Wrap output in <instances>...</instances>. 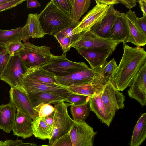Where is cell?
Here are the masks:
<instances>
[{
  "mask_svg": "<svg viewBox=\"0 0 146 146\" xmlns=\"http://www.w3.org/2000/svg\"><path fill=\"white\" fill-rule=\"evenodd\" d=\"M72 8L70 18L74 22L79 21L82 16L86 12L91 4L90 0H70Z\"/></svg>",
  "mask_w": 146,
  "mask_h": 146,
  "instance_id": "obj_30",
  "label": "cell"
},
{
  "mask_svg": "<svg viewBox=\"0 0 146 146\" xmlns=\"http://www.w3.org/2000/svg\"><path fill=\"white\" fill-rule=\"evenodd\" d=\"M71 105L64 102L55 104L52 136L49 140V145L70 132L74 122L67 110L68 107Z\"/></svg>",
  "mask_w": 146,
  "mask_h": 146,
  "instance_id": "obj_5",
  "label": "cell"
},
{
  "mask_svg": "<svg viewBox=\"0 0 146 146\" xmlns=\"http://www.w3.org/2000/svg\"><path fill=\"white\" fill-rule=\"evenodd\" d=\"M39 117H44L51 115L54 111V107L48 104H42L33 108Z\"/></svg>",
  "mask_w": 146,
  "mask_h": 146,
  "instance_id": "obj_35",
  "label": "cell"
},
{
  "mask_svg": "<svg viewBox=\"0 0 146 146\" xmlns=\"http://www.w3.org/2000/svg\"><path fill=\"white\" fill-rule=\"evenodd\" d=\"M42 27L46 34L54 36L70 26L74 22L70 13L59 8L51 0L38 15Z\"/></svg>",
  "mask_w": 146,
  "mask_h": 146,
  "instance_id": "obj_2",
  "label": "cell"
},
{
  "mask_svg": "<svg viewBox=\"0 0 146 146\" xmlns=\"http://www.w3.org/2000/svg\"><path fill=\"white\" fill-rule=\"evenodd\" d=\"M72 146H89L97 132L85 121L74 122L69 132Z\"/></svg>",
  "mask_w": 146,
  "mask_h": 146,
  "instance_id": "obj_11",
  "label": "cell"
},
{
  "mask_svg": "<svg viewBox=\"0 0 146 146\" xmlns=\"http://www.w3.org/2000/svg\"><path fill=\"white\" fill-rule=\"evenodd\" d=\"M38 15L37 13H30L28 15L25 25L28 34L30 38H42L46 35L40 24Z\"/></svg>",
  "mask_w": 146,
  "mask_h": 146,
  "instance_id": "obj_27",
  "label": "cell"
},
{
  "mask_svg": "<svg viewBox=\"0 0 146 146\" xmlns=\"http://www.w3.org/2000/svg\"><path fill=\"white\" fill-rule=\"evenodd\" d=\"M89 146H94L93 142L91 143L89 145Z\"/></svg>",
  "mask_w": 146,
  "mask_h": 146,
  "instance_id": "obj_49",
  "label": "cell"
},
{
  "mask_svg": "<svg viewBox=\"0 0 146 146\" xmlns=\"http://www.w3.org/2000/svg\"><path fill=\"white\" fill-rule=\"evenodd\" d=\"M110 39L100 37L90 31L80 33L77 39L71 45L75 49L84 48H111L114 50L121 43Z\"/></svg>",
  "mask_w": 146,
  "mask_h": 146,
  "instance_id": "obj_10",
  "label": "cell"
},
{
  "mask_svg": "<svg viewBox=\"0 0 146 146\" xmlns=\"http://www.w3.org/2000/svg\"><path fill=\"white\" fill-rule=\"evenodd\" d=\"M76 49L88 61L92 70L102 68L107 62V58L115 51L112 48H80Z\"/></svg>",
  "mask_w": 146,
  "mask_h": 146,
  "instance_id": "obj_12",
  "label": "cell"
},
{
  "mask_svg": "<svg viewBox=\"0 0 146 146\" xmlns=\"http://www.w3.org/2000/svg\"><path fill=\"white\" fill-rule=\"evenodd\" d=\"M50 146H72L69 132L55 141Z\"/></svg>",
  "mask_w": 146,
  "mask_h": 146,
  "instance_id": "obj_38",
  "label": "cell"
},
{
  "mask_svg": "<svg viewBox=\"0 0 146 146\" xmlns=\"http://www.w3.org/2000/svg\"><path fill=\"white\" fill-rule=\"evenodd\" d=\"M10 101L16 109L29 115L34 121L39 117L34 109L26 93L20 88H11Z\"/></svg>",
  "mask_w": 146,
  "mask_h": 146,
  "instance_id": "obj_15",
  "label": "cell"
},
{
  "mask_svg": "<svg viewBox=\"0 0 146 146\" xmlns=\"http://www.w3.org/2000/svg\"><path fill=\"white\" fill-rule=\"evenodd\" d=\"M26 94L33 108L42 104H55L60 102H64L66 99L60 96L45 92Z\"/></svg>",
  "mask_w": 146,
  "mask_h": 146,
  "instance_id": "obj_24",
  "label": "cell"
},
{
  "mask_svg": "<svg viewBox=\"0 0 146 146\" xmlns=\"http://www.w3.org/2000/svg\"><path fill=\"white\" fill-rule=\"evenodd\" d=\"M44 120L48 125L52 128L53 130V127L54 121V116L53 112L50 115L43 117Z\"/></svg>",
  "mask_w": 146,
  "mask_h": 146,
  "instance_id": "obj_43",
  "label": "cell"
},
{
  "mask_svg": "<svg viewBox=\"0 0 146 146\" xmlns=\"http://www.w3.org/2000/svg\"><path fill=\"white\" fill-rule=\"evenodd\" d=\"M36 145L34 143H25L22 140L18 139L0 141V146H34Z\"/></svg>",
  "mask_w": 146,
  "mask_h": 146,
  "instance_id": "obj_37",
  "label": "cell"
},
{
  "mask_svg": "<svg viewBox=\"0 0 146 146\" xmlns=\"http://www.w3.org/2000/svg\"><path fill=\"white\" fill-rule=\"evenodd\" d=\"M129 36V29L125 14L120 12L111 29L109 38L116 41L123 42L124 45L127 42Z\"/></svg>",
  "mask_w": 146,
  "mask_h": 146,
  "instance_id": "obj_18",
  "label": "cell"
},
{
  "mask_svg": "<svg viewBox=\"0 0 146 146\" xmlns=\"http://www.w3.org/2000/svg\"><path fill=\"white\" fill-rule=\"evenodd\" d=\"M58 85L67 87L86 84H106L107 82L103 78L102 68L92 70L89 67L71 74L56 77Z\"/></svg>",
  "mask_w": 146,
  "mask_h": 146,
  "instance_id": "obj_4",
  "label": "cell"
},
{
  "mask_svg": "<svg viewBox=\"0 0 146 146\" xmlns=\"http://www.w3.org/2000/svg\"><path fill=\"white\" fill-rule=\"evenodd\" d=\"M123 53L113 77L112 83L119 91L129 87L140 69L146 62V52L143 48L132 47L125 44Z\"/></svg>",
  "mask_w": 146,
  "mask_h": 146,
  "instance_id": "obj_1",
  "label": "cell"
},
{
  "mask_svg": "<svg viewBox=\"0 0 146 146\" xmlns=\"http://www.w3.org/2000/svg\"><path fill=\"white\" fill-rule=\"evenodd\" d=\"M105 84L101 83L86 84L65 88L72 93L91 98L100 92L103 89Z\"/></svg>",
  "mask_w": 146,
  "mask_h": 146,
  "instance_id": "obj_28",
  "label": "cell"
},
{
  "mask_svg": "<svg viewBox=\"0 0 146 146\" xmlns=\"http://www.w3.org/2000/svg\"><path fill=\"white\" fill-rule=\"evenodd\" d=\"M95 1L96 5L83 17L82 20L72 31L73 35L90 31L93 25L101 20L106 15L109 5Z\"/></svg>",
  "mask_w": 146,
  "mask_h": 146,
  "instance_id": "obj_13",
  "label": "cell"
},
{
  "mask_svg": "<svg viewBox=\"0 0 146 146\" xmlns=\"http://www.w3.org/2000/svg\"><path fill=\"white\" fill-rule=\"evenodd\" d=\"M27 8H36L41 6V4L36 0H27Z\"/></svg>",
  "mask_w": 146,
  "mask_h": 146,
  "instance_id": "obj_45",
  "label": "cell"
},
{
  "mask_svg": "<svg viewBox=\"0 0 146 146\" xmlns=\"http://www.w3.org/2000/svg\"><path fill=\"white\" fill-rule=\"evenodd\" d=\"M53 130L49 126L43 117H38L33 121V135L42 140H50L52 137Z\"/></svg>",
  "mask_w": 146,
  "mask_h": 146,
  "instance_id": "obj_29",
  "label": "cell"
},
{
  "mask_svg": "<svg viewBox=\"0 0 146 146\" xmlns=\"http://www.w3.org/2000/svg\"><path fill=\"white\" fill-rule=\"evenodd\" d=\"M120 2L124 5L126 8L131 9L136 5V0H119Z\"/></svg>",
  "mask_w": 146,
  "mask_h": 146,
  "instance_id": "obj_42",
  "label": "cell"
},
{
  "mask_svg": "<svg viewBox=\"0 0 146 146\" xmlns=\"http://www.w3.org/2000/svg\"><path fill=\"white\" fill-rule=\"evenodd\" d=\"M11 57L5 46L0 44V78Z\"/></svg>",
  "mask_w": 146,
  "mask_h": 146,
  "instance_id": "obj_34",
  "label": "cell"
},
{
  "mask_svg": "<svg viewBox=\"0 0 146 146\" xmlns=\"http://www.w3.org/2000/svg\"><path fill=\"white\" fill-rule=\"evenodd\" d=\"M11 0H0V5L8 3Z\"/></svg>",
  "mask_w": 146,
  "mask_h": 146,
  "instance_id": "obj_47",
  "label": "cell"
},
{
  "mask_svg": "<svg viewBox=\"0 0 146 146\" xmlns=\"http://www.w3.org/2000/svg\"><path fill=\"white\" fill-rule=\"evenodd\" d=\"M23 48L17 54L28 69L46 64L53 55L48 46H36L29 41L25 42Z\"/></svg>",
  "mask_w": 146,
  "mask_h": 146,
  "instance_id": "obj_3",
  "label": "cell"
},
{
  "mask_svg": "<svg viewBox=\"0 0 146 146\" xmlns=\"http://www.w3.org/2000/svg\"><path fill=\"white\" fill-rule=\"evenodd\" d=\"M16 108L12 102L0 106V129L9 133L14 127Z\"/></svg>",
  "mask_w": 146,
  "mask_h": 146,
  "instance_id": "obj_21",
  "label": "cell"
},
{
  "mask_svg": "<svg viewBox=\"0 0 146 146\" xmlns=\"http://www.w3.org/2000/svg\"><path fill=\"white\" fill-rule=\"evenodd\" d=\"M55 4L65 12L70 13L72 8L70 0H53Z\"/></svg>",
  "mask_w": 146,
  "mask_h": 146,
  "instance_id": "obj_39",
  "label": "cell"
},
{
  "mask_svg": "<svg viewBox=\"0 0 146 146\" xmlns=\"http://www.w3.org/2000/svg\"><path fill=\"white\" fill-rule=\"evenodd\" d=\"M117 66L114 58L107 62L102 68V73L104 79L107 82H112L115 71Z\"/></svg>",
  "mask_w": 146,
  "mask_h": 146,
  "instance_id": "obj_32",
  "label": "cell"
},
{
  "mask_svg": "<svg viewBox=\"0 0 146 146\" xmlns=\"http://www.w3.org/2000/svg\"><path fill=\"white\" fill-rule=\"evenodd\" d=\"M129 31V36L127 42L137 46H144L146 44V36L142 32L137 21V16L134 11L130 9L125 14Z\"/></svg>",
  "mask_w": 146,
  "mask_h": 146,
  "instance_id": "obj_19",
  "label": "cell"
},
{
  "mask_svg": "<svg viewBox=\"0 0 146 146\" xmlns=\"http://www.w3.org/2000/svg\"><path fill=\"white\" fill-rule=\"evenodd\" d=\"M139 3L141 10L143 15H146V0H139L137 1Z\"/></svg>",
  "mask_w": 146,
  "mask_h": 146,
  "instance_id": "obj_46",
  "label": "cell"
},
{
  "mask_svg": "<svg viewBox=\"0 0 146 146\" xmlns=\"http://www.w3.org/2000/svg\"><path fill=\"white\" fill-rule=\"evenodd\" d=\"M25 1V0H11L8 3L0 5V12L15 7Z\"/></svg>",
  "mask_w": 146,
  "mask_h": 146,
  "instance_id": "obj_40",
  "label": "cell"
},
{
  "mask_svg": "<svg viewBox=\"0 0 146 146\" xmlns=\"http://www.w3.org/2000/svg\"><path fill=\"white\" fill-rule=\"evenodd\" d=\"M11 56L17 54L23 48L24 44L21 42L10 43L5 46Z\"/></svg>",
  "mask_w": 146,
  "mask_h": 146,
  "instance_id": "obj_36",
  "label": "cell"
},
{
  "mask_svg": "<svg viewBox=\"0 0 146 146\" xmlns=\"http://www.w3.org/2000/svg\"><path fill=\"white\" fill-rule=\"evenodd\" d=\"M30 38L26 25L22 27L13 29H0V44L4 46L12 42L21 41L25 42Z\"/></svg>",
  "mask_w": 146,
  "mask_h": 146,
  "instance_id": "obj_20",
  "label": "cell"
},
{
  "mask_svg": "<svg viewBox=\"0 0 146 146\" xmlns=\"http://www.w3.org/2000/svg\"><path fill=\"white\" fill-rule=\"evenodd\" d=\"M127 91L129 97L137 100L142 106L146 105V62L133 79Z\"/></svg>",
  "mask_w": 146,
  "mask_h": 146,
  "instance_id": "obj_14",
  "label": "cell"
},
{
  "mask_svg": "<svg viewBox=\"0 0 146 146\" xmlns=\"http://www.w3.org/2000/svg\"><path fill=\"white\" fill-rule=\"evenodd\" d=\"M20 87L27 94L45 92L65 98L72 93L66 88L59 85L40 82L25 75L21 81Z\"/></svg>",
  "mask_w": 146,
  "mask_h": 146,
  "instance_id": "obj_8",
  "label": "cell"
},
{
  "mask_svg": "<svg viewBox=\"0 0 146 146\" xmlns=\"http://www.w3.org/2000/svg\"><path fill=\"white\" fill-rule=\"evenodd\" d=\"M98 3L109 6L120 3L119 0H96Z\"/></svg>",
  "mask_w": 146,
  "mask_h": 146,
  "instance_id": "obj_44",
  "label": "cell"
},
{
  "mask_svg": "<svg viewBox=\"0 0 146 146\" xmlns=\"http://www.w3.org/2000/svg\"><path fill=\"white\" fill-rule=\"evenodd\" d=\"M28 68L17 54L11 56L0 78L12 88H20L21 83Z\"/></svg>",
  "mask_w": 146,
  "mask_h": 146,
  "instance_id": "obj_7",
  "label": "cell"
},
{
  "mask_svg": "<svg viewBox=\"0 0 146 146\" xmlns=\"http://www.w3.org/2000/svg\"><path fill=\"white\" fill-rule=\"evenodd\" d=\"M33 121L27 114L17 109L15 120L12 130L13 135L24 139L33 135Z\"/></svg>",
  "mask_w": 146,
  "mask_h": 146,
  "instance_id": "obj_17",
  "label": "cell"
},
{
  "mask_svg": "<svg viewBox=\"0 0 146 146\" xmlns=\"http://www.w3.org/2000/svg\"><path fill=\"white\" fill-rule=\"evenodd\" d=\"M80 21L74 22L68 28L62 31L54 36L58 40L63 50L66 54L71 48V45L78 38L80 33L73 35L72 31L78 25Z\"/></svg>",
  "mask_w": 146,
  "mask_h": 146,
  "instance_id": "obj_23",
  "label": "cell"
},
{
  "mask_svg": "<svg viewBox=\"0 0 146 146\" xmlns=\"http://www.w3.org/2000/svg\"><path fill=\"white\" fill-rule=\"evenodd\" d=\"M136 21L142 32L146 36V15H143L140 18L137 17Z\"/></svg>",
  "mask_w": 146,
  "mask_h": 146,
  "instance_id": "obj_41",
  "label": "cell"
},
{
  "mask_svg": "<svg viewBox=\"0 0 146 146\" xmlns=\"http://www.w3.org/2000/svg\"><path fill=\"white\" fill-rule=\"evenodd\" d=\"M91 111L90 102L84 105L79 106L72 105L70 106L71 113L74 122L85 121Z\"/></svg>",
  "mask_w": 146,
  "mask_h": 146,
  "instance_id": "obj_31",
  "label": "cell"
},
{
  "mask_svg": "<svg viewBox=\"0 0 146 146\" xmlns=\"http://www.w3.org/2000/svg\"><path fill=\"white\" fill-rule=\"evenodd\" d=\"M25 76L40 82L59 85L56 76L41 67H35L28 69Z\"/></svg>",
  "mask_w": 146,
  "mask_h": 146,
  "instance_id": "obj_25",
  "label": "cell"
},
{
  "mask_svg": "<svg viewBox=\"0 0 146 146\" xmlns=\"http://www.w3.org/2000/svg\"><path fill=\"white\" fill-rule=\"evenodd\" d=\"M113 5H109L105 16L101 20L93 25L90 31L100 37L109 39L111 29L117 15L120 12L115 9Z\"/></svg>",
  "mask_w": 146,
  "mask_h": 146,
  "instance_id": "obj_16",
  "label": "cell"
},
{
  "mask_svg": "<svg viewBox=\"0 0 146 146\" xmlns=\"http://www.w3.org/2000/svg\"><path fill=\"white\" fill-rule=\"evenodd\" d=\"M100 97L106 109L113 119L118 110L123 109L125 107V96L111 81H108L104 85L101 92Z\"/></svg>",
  "mask_w": 146,
  "mask_h": 146,
  "instance_id": "obj_9",
  "label": "cell"
},
{
  "mask_svg": "<svg viewBox=\"0 0 146 146\" xmlns=\"http://www.w3.org/2000/svg\"><path fill=\"white\" fill-rule=\"evenodd\" d=\"M146 137V113L142 114L136 122L131 136L130 146H139Z\"/></svg>",
  "mask_w": 146,
  "mask_h": 146,
  "instance_id": "obj_26",
  "label": "cell"
},
{
  "mask_svg": "<svg viewBox=\"0 0 146 146\" xmlns=\"http://www.w3.org/2000/svg\"><path fill=\"white\" fill-rule=\"evenodd\" d=\"M34 146H50V145L49 144V145H40V146H37L36 145Z\"/></svg>",
  "mask_w": 146,
  "mask_h": 146,
  "instance_id": "obj_48",
  "label": "cell"
},
{
  "mask_svg": "<svg viewBox=\"0 0 146 146\" xmlns=\"http://www.w3.org/2000/svg\"><path fill=\"white\" fill-rule=\"evenodd\" d=\"M101 92L90 98V107L91 111L96 114L100 120L108 127H109L113 119L111 116L102 101L100 97Z\"/></svg>",
  "mask_w": 146,
  "mask_h": 146,
  "instance_id": "obj_22",
  "label": "cell"
},
{
  "mask_svg": "<svg viewBox=\"0 0 146 146\" xmlns=\"http://www.w3.org/2000/svg\"><path fill=\"white\" fill-rule=\"evenodd\" d=\"M66 54L63 53L58 56L53 55L50 60L41 67L56 77L68 75L89 67L84 62H76L69 60Z\"/></svg>",
  "mask_w": 146,
  "mask_h": 146,
  "instance_id": "obj_6",
  "label": "cell"
},
{
  "mask_svg": "<svg viewBox=\"0 0 146 146\" xmlns=\"http://www.w3.org/2000/svg\"><path fill=\"white\" fill-rule=\"evenodd\" d=\"M90 98L88 96L72 93L66 98L65 102H68L72 105L79 106L88 103Z\"/></svg>",
  "mask_w": 146,
  "mask_h": 146,
  "instance_id": "obj_33",
  "label": "cell"
}]
</instances>
